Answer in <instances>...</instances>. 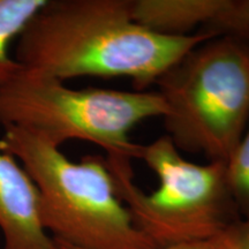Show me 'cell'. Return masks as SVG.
<instances>
[{"label": "cell", "instance_id": "1", "mask_svg": "<svg viewBox=\"0 0 249 249\" xmlns=\"http://www.w3.org/2000/svg\"><path fill=\"white\" fill-rule=\"evenodd\" d=\"M211 37L163 36L132 17V0H46L17 39L20 66L66 81L127 77L145 91L193 48Z\"/></svg>", "mask_w": 249, "mask_h": 249}, {"label": "cell", "instance_id": "2", "mask_svg": "<svg viewBox=\"0 0 249 249\" xmlns=\"http://www.w3.org/2000/svg\"><path fill=\"white\" fill-rule=\"evenodd\" d=\"M0 150L17 158L38 192L39 217L54 240L80 249H156L117 194L103 156L73 161L38 134L6 127Z\"/></svg>", "mask_w": 249, "mask_h": 249}, {"label": "cell", "instance_id": "3", "mask_svg": "<svg viewBox=\"0 0 249 249\" xmlns=\"http://www.w3.org/2000/svg\"><path fill=\"white\" fill-rule=\"evenodd\" d=\"M105 160L134 224L157 248L214 239L242 219L227 183L225 161L192 163L167 135L140 149L139 160L158 179L151 193L134 181L132 160Z\"/></svg>", "mask_w": 249, "mask_h": 249}, {"label": "cell", "instance_id": "4", "mask_svg": "<svg viewBox=\"0 0 249 249\" xmlns=\"http://www.w3.org/2000/svg\"><path fill=\"white\" fill-rule=\"evenodd\" d=\"M166 134L181 152L226 161L249 124V46L214 36L193 48L156 82Z\"/></svg>", "mask_w": 249, "mask_h": 249}, {"label": "cell", "instance_id": "5", "mask_svg": "<svg viewBox=\"0 0 249 249\" xmlns=\"http://www.w3.org/2000/svg\"><path fill=\"white\" fill-rule=\"evenodd\" d=\"M167 108L158 91H121L64 81L21 67L0 86V124L20 127L60 145L68 140L97 144L107 156L139 160L141 144L129 139L136 124L163 118Z\"/></svg>", "mask_w": 249, "mask_h": 249}, {"label": "cell", "instance_id": "6", "mask_svg": "<svg viewBox=\"0 0 249 249\" xmlns=\"http://www.w3.org/2000/svg\"><path fill=\"white\" fill-rule=\"evenodd\" d=\"M0 230L4 249H59L40 222L35 183L17 158L1 150Z\"/></svg>", "mask_w": 249, "mask_h": 249}, {"label": "cell", "instance_id": "7", "mask_svg": "<svg viewBox=\"0 0 249 249\" xmlns=\"http://www.w3.org/2000/svg\"><path fill=\"white\" fill-rule=\"evenodd\" d=\"M226 0H132V17L145 29L163 36L192 35L216 18ZM198 29V30H200Z\"/></svg>", "mask_w": 249, "mask_h": 249}, {"label": "cell", "instance_id": "8", "mask_svg": "<svg viewBox=\"0 0 249 249\" xmlns=\"http://www.w3.org/2000/svg\"><path fill=\"white\" fill-rule=\"evenodd\" d=\"M45 2L46 0H0V86L21 70L20 64L9 53V46Z\"/></svg>", "mask_w": 249, "mask_h": 249}, {"label": "cell", "instance_id": "9", "mask_svg": "<svg viewBox=\"0 0 249 249\" xmlns=\"http://www.w3.org/2000/svg\"><path fill=\"white\" fill-rule=\"evenodd\" d=\"M226 179L242 219H249V124L225 161Z\"/></svg>", "mask_w": 249, "mask_h": 249}, {"label": "cell", "instance_id": "10", "mask_svg": "<svg viewBox=\"0 0 249 249\" xmlns=\"http://www.w3.org/2000/svg\"><path fill=\"white\" fill-rule=\"evenodd\" d=\"M201 31L213 36H231L249 46V0H226L224 7Z\"/></svg>", "mask_w": 249, "mask_h": 249}, {"label": "cell", "instance_id": "11", "mask_svg": "<svg viewBox=\"0 0 249 249\" xmlns=\"http://www.w3.org/2000/svg\"><path fill=\"white\" fill-rule=\"evenodd\" d=\"M226 249H249V219H241L224 233Z\"/></svg>", "mask_w": 249, "mask_h": 249}, {"label": "cell", "instance_id": "12", "mask_svg": "<svg viewBox=\"0 0 249 249\" xmlns=\"http://www.w3.org/2000/svg\"><path fill=\"white\" fill-rule=\"evenodd\" d=\"M57 244L59 249H80L73 246L66 245L64 242L54 240ZM156 249H226L225 244V236L222 234L220 236H217L214 239H210V240L205 241H197V242H189V244H180V245H173L167 246V247H160Z\"/></svg>", "mask_w": 249, "mask_h": 249}]
</instances>
